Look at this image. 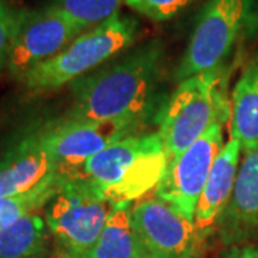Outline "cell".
<instances>
[{
	"label": "cell",
	"instance_id": "cell-4",
	"mask_svg": "<svg viewBox=\"0 0 258 258\" xmlns=\"http://www.w3.org/2000/svg\"><path fill=\"white\" fill-rule=\"evenodd\" d=\"M230 68L203 72L178 83L158 112V134L169 162L175 161L215 122L231 115L227 98Z\"/></svg>",
	"mask_w": 258,
	"mask_h": 258
},
{
	"label": "cell",
	"instance_id": "cell-2",
	"mask_svg": "<svg viewBox=\"0 0 258 258\" xmlns=\"http://www.w3.org/2000/svg\"><path fill=\"white\" fill-rule=\"evenodd\" d=\"M169 159L158 132H141L89 158L69 175L91 184L112 204L132 203L155 189Z\"/></svg>",
	"mask_w": 258,
	"mask_h": 258
},
{
	"label": "cell",
	"instance_id": "cell-22",
	"mask_svg": "<svg viewBox=\"0 0 258 258\" xmlns=\"http://www.w3.org/2000/svg\"><path fill=\"white\" fill-rule=\"evenodd\" d=\"M59 258H79V257H71V255H60Z\"/></svg>",
	"mask_w": 258,
	"mask_h": 258
},
{
	"label": "cell",
	"instance_id": "cell-1",
	"mask_svg": "<svg viewBox=\"0 0 258 258\" xmlns=\"http://www.w3.org/2000/svg\"><path fill=\"white\" fill-rule=\"evenodd\" d=\"M164 71L165 45L161 39L123 52L71 83L72 106L64 119L119 120L147 126L162 106Z\"/></svg>",
	"mask_w": 258,
	"mask_h": 258
},
{
	"label": "cell",
	"instance_id": "cell-7",
	"mask_svg": "<svg viewBox=\"0 0 258 258\" xmlns=\"http://www.w3.org/2000/svg\"><path fill=\"white\" fill-rule=\"evenodd\" d=\"M82 33L85 30L79 25L50 5L23 9L6 69L19 81L35 66L60 53Z\"/></svg>",
	"mask_w": 258,
	"mask_h": 258
},
{
	"label": "cell",
	"instance_id": "cell-6",
	"mask_svg": "<svg viewBox=\"0 0 258 258\" xmlns=\"http://www.w3.org/2000/svg\"><path fill=\"white\" fill-rule=\"evenodd\" d=\"M113 204L89 181L62 176L59 192L46 205L45 221L62 255L82 257L98 241Z\"/></svg>",
	"mask_w": 258,
	"mask_h": 258
},
{
	"label": "cell",
	"instance_id": "cell-10",
	"mask_svg": "<svg viewBox=\"0 0 258 258\" xmlns=\"http://www.w3.org/2000/svg\"><path fill=\"white\" fill-rule=\"evenodd\" d=\"M145 125L119 120L62 119L46 126V141L57 174L69 175L93 155L122 139L144 132Z\"/></svg>",
	"mask_w": 258,
	"mask_h": 258
},
{
	"label": "cell",
	"instance_id": "cell-9",
	"mask_svg": "<svg viewBox=\"0 0 258 258\" xmlns=\"http://www.w3.org/2000/svg\"><path fill=\"white\" fill-rule=\"evenodd\" d=\"M134 225L147 258H200L204 242L194 225L158 197L134 205Z\"/></svg>",
	"mask_w": 258,
	"mask_h": 258
},
{
	"label": "cell",
	"instance_id": "cell-15",
	"mask_svg": "<svg viewBox=\"0 0 258 258\" xmlns=\"http://www.w3.org/2000/svg\"><path fill=\"white\" fill-rule=\"evenodd\" d=\"M132 203L113 204L98 241L79 258H147L132 218Z\"/></svg>",
	"mask_w": 258,
	"mask_h": 258
},
{
	"label": "cell",
	"instance_id": "cell-12",
	"mask_svg": "<svg viewBox=\"0 0 258 258\" xmlns=\"http://www.w3.org/2000/svg\"><path fill=\"white\" fill-rule=\"evenodd\" d=\"M57 174L46 141V126L20 139L0 159V197L26 194Z\"/></svg>",
	"mask_w": 258,
	"mask_h": 258
},
{
	"label": "cell",
	"instance_id": "cell-16",
	"mask_svg": "<svg viewBox=\"0 0 258 258\" xmlns=\"http://www.w3.org/2000/svg\"><path fill=\"white\" fill-rule=\"evenodd\" d=\"M47 231L39 211L20 217L0 231V258H40L46 248Z\"/></svg>",
	"mask_w": 258,
	"mask_h": 258
},
{
	"label": "cell",
	"instance_id": "cell-20",
	"mask_svg": "<svg viewBox=\"0 0 258 258\" xmlns=\"http://www.w3.org/2000/svg\"><path fill=\"white\" fill-rule=\"evenodd\" d=\"M22 13L23 9L16 8L9 0H0V71L8 66Z\"/></svg>",
	"mask_w": 258,
	"mask_h": 258
},
{
	"label": "cell",
	"instance_id": "cell-14",
	"mask_svg": "<svg viewBox=\"0 0 258 258\" xmlns=\"http://www.w3.org/2000/svg\"><path fill=\"white\" fill-rule=\"evenodd\" d=\"M231 138L245 155L258 148V56L244 66L231 95Z\"/></svg>",
	"mask_w": 258,
	"mask_h": 258
},
{
	"label": "cell",
	"instance_id": "cell-19",
	"mask_svg": "<svg viewBox=\"0 0 258 258\" xmlns=\"http://www.w3.org/2000/svg\"><path fill=\"white\" fill-rule=\"evenodd\" d=\"M197 0H125L129 9L152 22H165L178 16Z\"/></svg>",
	"mask_w": 258,
	"mask_h": 258
},
{
	"label": "cell",
	"instance_id": "cell-21",
	"mask_svg": "<svg viewBox=\"0 0 258 258\" xmlns=\"http://www.w3.org/2000/svg\"><path fill=\"white\" fill-rule=\"evenodd\" d=\"M222 258H258V245L247 244V245L230 247L224 252Z\"/></svg>",
	"mask_w": 258,
	"mask_h": 258
},
{
	"label": "cell",
	"instance_id": "cell-17",
	"mask_svg": "<svg viewBox=\"0 0 258 258\" xmlns=\"http://www.w3.org/2000/svg\"><path fill=\"white\" fill-rule=\"evenodd\" d=\"M60 185L62 176L56 174L29 192L9 198L0 197V231L20 217L46 207L50 200L59 192Z\"/></svg>",
	"mask_w": 258,
	"mask_h": 258
},
{
	"label": "cell",
	"instance_id": "cell-8",
	"mask_svg": "<svg viewBox=\"0 0 258 258\" xmlns=\"http://www.w3.org/2000/svg\"><path fill=\"white\" fill-rule=\"evenodd\" d=\"M224 145V123L215 122L181 157L168 164L154 195L194 221L197 203Z\"/></svg>",
	"mask_w": 258,
	"mask_h": 258
},
{
	"label": "cell",
	"instance_id": "cell-3",
	"mask_svg": "<svg viewBox=\"0 0 258 258\" xmlns=\"http://www.w3.org/2000/svg\"><path fill=\"white\" fill-rule=\"evenodd\" d=\"M257 35L258 0H208L197 18L175 81L230 68L237 50Z\"/></svg>",
	"mask_w": 258,
	"mask_h": 258
},
{
	"label": "cell",
	"instance_id": "cell-13",
	"mask_svg": "<svg viewBox=\"0 0 258 258\" xmlns=\"http://www.w3.org/2000/svg\"><path fill=\"white\" fill-rule=\"evenodd\" d=\"M240 142L230 138L217 157L195 207L194 225L205 242L217 232V224L230 201L240 168Z\"/></svg>",
	"mask_w": 258,
	"mask_h": 258
},
{
	"label": "cell",
	"instance_id": "cell-11",
	"mask_svg": "<svg viewBox=\"0 0 258 258\" xmlns=\"http://www.w3.org/2000/svg\"><path fill=\"white\" fill-rule=\"evenodd\" d=\"M215 234L228 247L258 241V148L245 154L240 162L234 189Z\"/></svg>",
	"mask_w": 258,
	"mask_h": 258
},
{
	"label": "cell",
	"instance_id": "cell-5",
	"mask_svg": "<svg viewBox=\"0 0 258 258\" xmlns=\"http://www.w3.org/2000/svg\"><path fill=\"white\" fill-rule=\"evenodd\" d=\"M138 33V20L118 13L79 35L60 53L30 69L19 82L33 92L53 91L71 85L123 53L135 43Z\"/></svg>",
	"mask_w": 258,
	"mask_h": 258
},
{
	"label": "cell",
	"instance_id": "cell-18",
	"mask_svg": "<svg viewBox=\"0 0 258 258\" xmlns=\"http://www.w3.org/2000/svg\"><path fill=\"white\" fill-rule=\"evenodd\" d=\"M122 3L125 0H50L49 5L88 32L118 15Z\"/></svg>",
	"mask_w": 258,
	"mask_h": 258
}]
</instances>
